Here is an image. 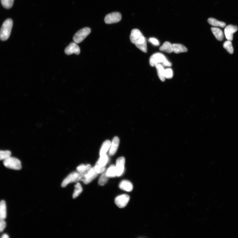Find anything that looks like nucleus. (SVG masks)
<instances>
[{"label": "nucleus", "instance_id": "1", "mask_svg": "<svg viewBox=\"0 0 238 238\" xmlns=\"http://www.w3.org/2000/svg\"><path fill=\"white\" fill-rule=\"evenodd\" d=\"M130 38L131 42L135 44L137 48L143 52H147V39L139 30L138 29H132Z\"/></svg>", "mask_w": 238, "mask_h": 238}, {"label": "nucleus", "instance_id": "2", "mask_svg": "<svg viewBox=\"0 0 238 238\" xmlns=\"http://www.w3.org/2000/svg\"><path fill=\"white\" fill-rule=\"evenodd\" d=\"M13 21L11 19L6 20L2 24L0 30V39L4 41L9 38L13 26Z\"/></svg>", "mask_w": 238, "mask_h": 238}, {"label": "nucleus", "instance_id": "3", "mask_svg": "<svg viewBox=\"0 0 238 238\" xmlns=\"http://www.w3.org/2000/svg\"><path fill=\"white\" fill-rule=\"evenodd\" d=\"M3 165L6 167L15 170L21 169V163L17 158L10 156L4 160Z\"/></svg>", "mask_w": 238, "mask_h": 238}, {"label": "nucleus", "instance_id": "4", "mask_svg": "<svg viewBox=\"0 0 238 238\" xmlns=\"http://www.w3.org/2000/svg\"><path fill=\"white\" fill-rule=\"evenodd\" d=\"M91 30L88 27L84 28L79 30L74 34L73 39L74 42L77 44L82 42L91 33Z\"/></svg>", "mask_w": 238, "mask_h": 238}, {"label": "nucleus", "instance_id": "5", "mask_svg": "<svg viewBox=\"0 0 238 238\" xmlns=\"http://www.w3.org/2000/svg\"><path fill=\"white\" fill-rule=\"evenodd\" d=\"M81 176L78 172H74L69 174L62 182L61 186L64 187H66L69 183H78L81 181Z\"/></svg>", "mask_w": 238, "mask_h": 238}, {"label": "nucleus", "instance_id": "6", "mask_svg": "<svg viewBox=\"0 0 238 238\" xmlns=\"http://www.w3.org/2000/svg\"><path fill=\"white\" fill-rule=\"evenodd\" d=\"M168 60L164 55L161 53H156L154 54L150 59V64L152 67L155 66L159 63H162V64Z\"/></svg>", "mask_w": 238, "mask_h": 238}, {"label": "nucleus", "instance_id": "7", "mask_svg": "<svg viewBox=\"0 0 238 238\" xmlns=\"http://www.w3.org/2000/svg\"><path fill=\"white\" fill-rule=\"evenodd\" d=\"M121 19V14L118 12H115L107 15L104 19V21L107 24H112L118 23Z\"/></svg>", "mask_w": 238, "mask_h": 238}, {"label": "nucleus", "instance_id": "8", "mask_svg": "<svg viewBox=\"0 0 238 238\" xmlns=\"http://www.w3.org/2000/svg\"><path fill=\"white\" fill-rule=\"evenodd\" d=\"M98 174L94 167L91 168L83 176L81 181H82L84 184H88L95 179Z\"/></svg>", "mask_w": 238, "mask_h": 238}, {"label": "nucleus", "instance_id": "9", "mask_svg": "<svg viewBox=\"0 0 238 238\" xmlns=\"http://www.w3.org/2000/svg\"><path fill=\"white\" fill-rule=\"evenodd\" d=\"M130 200V197L127 195H122L117 196L115 200L116 205L121 208L125 207Z\"/></svg>", "mask_w": 238, "mask_h": 238}, {"label": "nucleus", "instance_id": "10", "mask_svg": "<svg viewBox=\"0 0 238 238\" xmlns=\"http://www.w3.org/2000/svg\"><path fill=\"white\" fill-rule=\"evenodd\" d=\"M80 49L77 43L75 42H71L68 45L65 50L64 52L67 55H71L73 54H75L77 55L80 54Z\"/></svg>", "mask_w": 238, "mask_h": 238}, {"label": "nucleus", "instance_id": "11", "mask_svg": "<svg viewBox=\"0 0 238 238\" xmlns=\"http://www.w3.org/2000/svg\"><path fill=\"white\" fill-rule=\"evenodd\" d=\"M238 29L236 26L230 24L226 27L224 33L226 39L228 41H231L233 39V34L236 32Z\"/></svg>", "mask_w": 238, "mask_h": 238}, {"label": "nucleus", "instance_id": "12", "mask_svg": "<svg viewBox=\"0 0 238 238\" xmlns=\"http://www.w3.org/2000/svg\"><path fill=\"white\" fill-rule=\"evenodd\" d=\"M125 159L123 157H121L117 158L116 161V169L117 176H121L125 170Z\"/></svg>", "mask_w": 238, "mask_h": 238}, {"label": "nucleus", "instance_id": "13", "mask_svg": "<svg viewBox=\"0 0 238 238\" xmlns=\"http://www.w3.org/2000/svg\"><path fill=\"white\" fill-rule=\"evenodd\" d=\"M119 143H120V139L119 138L117 137H114L112 141L110 152H109V154L110 156H112L115 154L117 151Z\"/></svg>", "mask_w": 238, "mask_h": 238}, {"label": "nucleus", "instance_id": "14", "mask_svg": "<svg viewBox=\"0 0 238 238\" xmlns=\"http://www.w3.org/2000/svg\"><path fill=\"white\" fill-rule=\"evenodd\" d=\"M119 187L121 189L128 192L132 191L133 189V186L132 183L128 180L122 181L119 185Z\"/></svg>", "mask_w": 238, "mask_h": 238}, {"label": "nucleus", "instance_id": "15", "mask_svg": "<svg viewBox=\"0 0 238 238\" xmlns=\"http://www.w3.org/2000/svg\"><path fill=\"white\" fill-rule=\"evenodd\" d=\"M155 67L157 69L158 75L160 80L162 82H165L166 78L165 76V69L162 64L160 63L157 64Z\"/></svg>", "mask_w": 238, "mask_h": 238}, {"label": "nucleus", "instance_id": "16", "mask_svg": "<svg viewBox=\"0 0 238 238\" xmlns=\"http://www.w3.org/2000/svg\"><path fill=\"white\" fill-rule=\"evenodd\" d=\"M91 168V166L90 165H81L77 167V171L80 174L81 176V180L84 175L86 174Z\"/></svg>", "mask_w": 238, "mask_h": 238}, {"label": "nucleus", "instance_id": "17", "mask_svg": "<svg viewBox=\"0 0 238 238\" xmlns=\"http://www.w3.org/2000/svg\"><path fill=\"white\" fill-rule=\"evenodd\" d=\"M211 31L218 41H222L224 38V33L220 29L215 27L211 28Z\"/></svg>", "mask_w": 238, "mask_h": 238}, {"label": "nucleus", "instance_id": "18", "mask_svg": "<svg viewBox=\"0 0 238 238\" xmlns=\"http://www.w3.org/2000/svg\"><path fill=\"white\" fill-rule=\"evenodd\" d=\"M173 52L176 54L187 51V48L183 45L180 44L175 43L172 44Z\"/></svg>", "mask_w": 238, "mask_h": 238}, {"label": "nucleus", "instance_id": "19", "mask_svg": "<svg viewBox=\"0 0 238 238\" xmlns=\"http://www.w3.org/2000/svg\"><path fill=\"white\" fill-rule=\"evenodd\" d=\"M160 50L163 52L170 53L173 52L172 44L170 42H166L164 43L160 48Z\"/></svg>", "mask_w": 238, "mask_h": 238}, {"label": "nucleus", "instance_id": "20", "mask_svg": "<svg viewBox=\"0 0 238 238\" xmlns=\"http://www.w3.org/2000/svg\"><path fill=\"white\" fill-rule=\"evenodd\" d=\"M7 216V205L5 201L0 202V218L3 219H6Z\"/></svg>", "mask_w": 238, "mask_h": 238}, {"label": "nucleus", "instance_id": "21", "mask_svg": "<svg viewBox=\"0 0 238 238\" xmlns=\"http://www.w3.org/2000/svg\"><path fill=\"white\" fill-rule=\"evenodd\" d=\"M208 22L212 26L224 28L226 26V24L223 22L218 21V20L213 18H209L208 20Z\"/></svg>", "mask_w": 238, "mask_h": 238}, {"label": "nucleus", "instance_id": "22", "mask_svg": "<svg viewBox=\"0 0 238 238\" xmlns=\"http://www.w3.org/2000/svg\"><path fill=\"white\" fill-rule=\"evenodd\" d=\"M106 176L108 178H113L117 176L116 166L112 165L106 171Z\"/></svg>", "mask_w": 238, "mask_h": 238}, {"label": "nucleus", "instance_id": "23", "mask_svg": "<svg viewBox=\"0 0 238 238\" xmlns=\"http://www.w3.org/2000/svg\"><path fill=\"white\" fill-rule=\"evenodd\" d=\"M111 145V142L110 141L107 140L103 143L100 151L101 156L106 154Z\"/></svg>", "mask_w": 238, "mask_h": 238}, {"label": "nucleus", "instance_id": "24", "mask_svg": "<svg viewBox=\"0 0 238 238\" xmlns=\"http://www.w3.org/2000/svg\"><path fill=\"white\" fill-rule=\"evenodd\" d=\"M108 161V158L106 155L101 156L96 163V165L102 167H105Z\"/></svg>", "mask_w": 238, "mask_h": 238}, {"label": "nucleus", "instance_id": "25", "mask_svg": "<svg viewBox=\"0 0 238 238\" xmlns=\"http://www.w3.org/2000/svg\"><path fill=\"white\" fill-rule=\"evenodd\" d=\"M83 189L81 183L78 182L75 186V189L73 196V199H75L80 195Z\"/></svg>", "mask_w": 238, "mask_h": 238}, {"label": "nucleus", "instance_id": "26", "mask_svg": "<svg viewBox=\"0 0 238 238\" xmlns=\"http://www.w3.org/2000/svg\"><path fill=\"white\" fill-rule=\"evenodd\" d=\"M223 47L230 54H232L234 53V49L233 48L231 41L227 40L223 44Z\"/></svg>", "mask_w": 238, "mask_h": 238}, {"label": "nucleus", "instance_id": "27", "mask_svg": "<svg viewBox=\"0 0 238 238\" xmlns=\"http://www.w3.org/2000/svg\"><path fill=\"white\" fill-rule=\"evenodd\" d=\"M108 178L106 175V171H104L99 178V184L101 186L105 185L108 181Z\"/></svg>", "mask_w": 238, "mask_h": 238}, {"label": "nucleus", "instance_id": "28", "mask_svg": "<svg viewBox=\"0 0 238 238\" xmlns=\"http://www.w3.org/2000/svg\"><path fill=\"white\" fill-rule=\"evenodd\" d=\"M14 0H1L2 6L6 9H10L13 6Z\"/></svg>", "mask_w": 238, "mask_h": 238}, {"label": "nucleus", "instance_id": "29", "mask_svg": "<svg viewBox=\"0 0 238 238\" xmlns=\"http://www.w3.org/2000/svg\"><path fill=\"white\" fill-rule=\"evenodd\" d=\"M11 155V153L9 151L0 150V161L4 160Z\"/></svg>", "mask_w": 238, "mask_h": 238}, {"label": "nucleus", "instance_id": "30", "mask_svg": "<svg viewBox=\"0 0 238 238\" xmlns=\"http://www.w3.org/2000/svg\"><path fill=\"white\" fill-rule=\"evenodd\" d=\"M173 76V72L171 68H167L165 70V77L167 79H171Z\"/></svg>", "mask_w": 238, "mask_h": 238}, {"label": "nucleus", "instance_id": "31", "mask_svg": "<svg viewBox=\"0 0 238 238\" xmlns=\"http://www.w3.org/2000/svg\"><path fill=\"white\" fill-rule=\"evenodd\" d=\"M6 227V223L4 219L0 218V232H2Z\"/></svg>", "mask_w": 238, "mask_h": 238}, {"label": "nucleus", "instance_id": "32", "mask_svg": "<svg viewBox=\"0 0 238 238\" xmlns=\"http://www.w3.org/2000/svg\"><path fill=\"white\" fill-rule=\"evenodd\" d=\"M148 42L152 43L154 46H158L160 45V42L157 39L155 38H150L148 39Z\"/></svg>", "mask_w": 238, "mask_h": 238}, {"label": "nucleus", "instance_id": "33", "mask_svg": "<svg viewBox=\"0 0 238 238\" xmlns=\"http://www.w3.org/2000/svg\"><path fill=\"white\" fill-rule=\"evenodd\" d=\"M2 238H9V237L6 234H4L2 236Z\"/></svg>", "mask_w": 238, "mask_h": 238}]
</instances>
